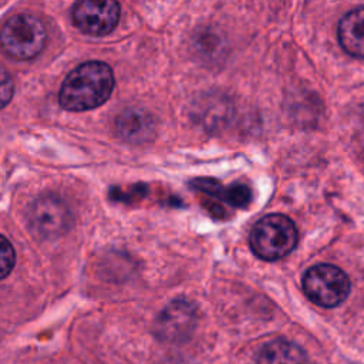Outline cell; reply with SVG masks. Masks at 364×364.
<instances>
[{"mask_svg":"<svg viewBox=\"0 0 364 364\" xmlns=\"http://www.w3.org/2000/svg\"><path fill=\"white\" fill-rule=\"evenodd\" d=\"M114 73L107 63L85 61L63 81L58 101L67 111H88L104 104L114 90Z\"/></svg>","mask_w":364,"mask_h":364,"instance_id":"6da1fadb","label":"cell"},{"mask_svg":"<svg viewBox=\"0 0 364 364\" xmlns=\"http://www.w3.org/2000/svg\"><path fill=\"white\" fill-rule=\"evenodd\" d=\"M253 253L263 260H277L287 256L297 243L294 222L280 213L266 215L259 219L249 235Z\"/></svg>","mask_w":364,"mask_h":364,"instance_id":"7a4b0ae2","label":"cell"},{"mask_svg":"<svg viewBox=\"0 0 364 364\" xmlns=\"http://www.w3.org/2000/svg\"><path fill=\"white\" fill-rule=\"evenodd\" d=\"M47 41L43 21L30 14L18 13L7 18L1 28L4 53L14 60H31L38 55Z\"/></svg>","mask_w":364,"mask_h":364,"instance_id":"3957f363","label":"cell"},{"mask_svg":"<svg viewBox=\"0 0 364 364\" xmlns=\"http://www.w3.org/2000/svg\"><path fill=\"white\" fill-rule=\"evenodd\" d=\"M303 290L317 306L336 307L350 293V279L337 266L321 263L311 266L303 276Z\"/></svg>","mask_w":364,"mask_h":364,"instance_id":"277c9868","label":"cell"},{"mask_svg":"<svg viewBox=\"0 0 364 364\" xmlns=\"http://www.w3.org/2000/svg\"><path fill=\"white\" fill-rule=\"evenodd\" d=\"M27 218L33 233L41 239H55L64 235L73 223L67 203L53 193L38 196L30 205Z\"/></svg>","mask_w":364,"mask_h":364,"instance_id":"5b68a950","label":"cell"},{"mask_svg":"<svg viewBox=\"0 0 364 364\" xmlns=\"http://www.w3.org/2000/svg\"><path fill=\"white\" fill-rule=\"evenodd\" d=\"M196 320L195 304L186 299H176L158 314L154 333L164 343H183L193 333Z\"/></svg>","mask_w":364,"mask_h":364,"instance_id":"8992f818","label":"cell"},{"mask_svg":"<svg viewBox=\"0 0 364 364\" xmlns=\"http://www.w3.org/2000/svg\"><path fill=\"white\" fill-rule=\"evenodd\" d=\"M121 16L119 3L114 0H82L71 9L74 26L88 36L111 33Z\"/></svg>","mask_w":364,"mask_h":364,"instance_id":"52a82bcc","label":"cell"},{"mask_svg":"<svg viewBox=\"0 0 364 364\" xmlns=\"http://www.w3.org/2000/svg\"><path fill=\"white\" fill-rule=\"evenodd\" d=\"M337 34L346 53L364 58V7L347 13L338 23Z\"/></svg>","mask_w":364,"mask_h":364,"instance_id":"ba28073f","label":"cell"},{"mask_svg":"<svg viewBox=\"0 0 364 364\" xmlns=\"http://www.w3.org/2000/svg\"><path fill=\"white\" fill-rule=\"evenodd\" d=\"M115 127L122 139L136 144L146 141L152 135L154 121L149 114L136 108H129L118 115Z\"/></svg>","mask_w":364,"mask_h":364,"instance_id":"9c48e42d","label":"cell"},{"mask_svg":"<svg viewBox=\"0 0 364 364\" xmlns=\"http://www.w3.org/2000/svg\"><path fill=\"white\" fill-rule=\"evenodd\" d=\"M257 364H307V355L297 344L277 338L262 347Z\"/></svg>","mask_w":364,"mask_h":364,"instance_id":"30bf717a","label":"cell"},{"mask_svg":"<svg viewBox=\"0 0 364 364\" xmlns=\"http://www.w3.org/2000/svg\"><path fill=\"white\" fill-rule=\"evenodd\" d=\"M192 186L200 192H205L219 200L228 202L232 206H246L250 199V189L242 183H233L230 186H223L218 181L213 179H195L192 181Z\"/></svg>","mask_w":364,"mask_h":364,"instance_id":"8fae6325","label":"cell"},{"mask_svg":"<svg viewBox=\"0 0 364 364\" xmlns=\"http://www.w3.org/2000/svg\"><path fill=\"white\" fill-rule=\"evenodd\" d=\"M1 277H7L9 273L11 272V269L14 267V262H16V253L14 249L11 246V243L7 240L6 236L1 237Z\"/></svg>","mask_w":364,"mask_h":364,"instance_id":"7c38bea8","label":"cell"},{"mask_svg":"<svg viewBox=\"0 0 364 364\" xmlns=\"http://www.w3.org/2000/svg\"><path fill=\"white\" fill-rule=\"evenodd\" d=\"M11 95H13V80L10 78L7 71L3 70V73H1V102H3V107L7 105Z\"/></svg>","mask_w":364,"mask_h":364,"instance_id":"4fadbf2b","label":"cell"}]
</instances>
